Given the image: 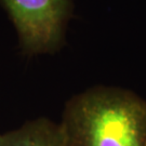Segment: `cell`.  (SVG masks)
<instances>
[{"mask_svg": "<svg viewBox=\"0 0 146 146\" xmlns=\"http://www.w3.org/2000/svg\"><path fill=\"white\" fill-rule=\"evenodd\" d=\"M66 146H146V101L96 86L73 96L62 115Z\"/></svg>", "mask_w": 146, "mask_h": 146, "instance_id": "6da1fadb", "label": "cell"}, {"mask_svg": "<svg viewBox=\"0 0 146 146\" xmlns=\"http://www.w3.org/2000/svg\"><path fill=\"white\" fill-rule=\"evenodd\" d=\"M27 54L55 52L72 15L70 0H0Z\"/></svg>", "mask_w": 146, "mask_h": 146, "instance_id": "7a4b0ae2", "label": "cell"}, {"mask_svg": "<svg viewBox=\"0 0 146 146\" xmlns=\"http://www.w3.org/2000/svg\"><path fill=\"white\" fill-rule=\"evenodd\" d=\"M0 146H66V144L60 123L48 118H38L0 134Z\"/></svg>", "mask_w": 146, "mask_h": 146, "instance_id": "3957f363", "label": "cell"}]
</instances>
